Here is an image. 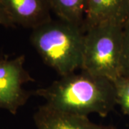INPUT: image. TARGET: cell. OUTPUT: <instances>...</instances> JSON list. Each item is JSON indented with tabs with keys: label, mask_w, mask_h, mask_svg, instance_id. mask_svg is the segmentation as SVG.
<instances>
[{
	"label": "cell",
	"mask_w": 129,
	"mask_h": 129,
	"mask_svg": "<svg viewBox=\"0 0 129 129\" xmlns=\"http://www.w3.org/2000/svg\"><path fill=\"white\" fill-rule=\"evenodd\" d=\"M32 92L42 98L47 106L75 115L96 113L105 118L117 105L113 82L83 70L60 77L49 86Z\"/></svg>",
	"instance_id": "6da1fadb"
},
{
	"label": "cell",
	"mask_w": 129,
	"mask_h": 129,
	"mask_svg": "<svg viewBox=\"0 0 129 129\" xmlns=\"http://www.w3.org/2000/svg\"><path fill=\"white\" fill-rule=\"evenodd\" d=\"M85 34L80 27L51 19L32 29L30 42L44 62L62 77L81 69Z\"/></svg>",
	"instance_id": "7a4b0ae2"
},
{
	"label": "cell",
	"mask_w": 129,
	"mask_h": 129,
	"mask_svg": "<svg viewBox=\"0 0 129 129\" xmlns=\"http://www.w3.org/2000/svg\"><path fill=\"white\" fill-rule=\"evenodd\" d=\"M123 27L105 23L85 31L81 70L111 81L120 76Z\"/></svg>",
	"instance_id": "3957f363"
},
{
	"label": "cell",
	"mask_w": 129,
	"mask_h": 129,
	"mask_svg": "<svg viewBox=\"0 0 129 129\" xmlns=\"http://www.w3.org/2000/svg\"><path fill=\"white\" fill-rule=\"evenodd\" d=\"M25 56L13 59L0 58V109L15 115L33 95V92L24 89L23 85L34 82L24 68Z\"/></svg>",
	"instance_id": "277c9868"
},
{
	"label": "cell",
	"mask_w": 129,
	"mask_h": 129,
	"mask_svg": "<svg viewBox=\"0 0 129 129\" xmlns=\"http://www.w3.org/2000/svg\"><path fill=\"white\" fill-rule=\"evenodd\" d=\"M0 4L13 26L33 29L52 19L47 0H0Z\"/></svg>",
	"instance_id": "5b68a950"
},
{
	"label": "cell",
	"mask_w": 129,
	"mask_h": 129,
	"mask_svg": "<svg viewBox=\"0 0 129 129\" xmlns=\"http://www.w3.org/2000/svg\"><path fill=\"white\" fill-rule=\"evenodd\" d=\"M33 118L37 129H117L113 125L95 123L88 116L56 111L45 104L38 108Z\"/></svg>",
	"instance_id": "8992f818"
},
{
	"label": "cell",
	"mask_w": 129,
	"mask_h": 129,
	"mask_svg": "<svg viewBox=\"0 0 129 129\" xmlns=\"http://www.w3.org/2000/svg\"><path fill=\"white\" fill-rule=\"evenodd\" d=\"M128 21L129 0H88L83 30L105 23L124 26Z\"/></svg>",
	"instance_id": "52a82bcc"
},
{
	"label": "cell",
	"mask_w": 129,
	"mask_h": 129,
	"mask_svg": "<svg viewBox=\"0 0 129 129\" xmlns=\"http://www.w3.org/2000/svg\"><path fill=\"white\" fill-rule=\"evenodd\" d=\"M51 11L64 21L83 29L88 0H47Z\"/></svg>",
	"instance_id": "ba28073f"
},
{
	"label": "cell",
	"mask_w": 129,
	"mask_h": 129,
	"mask_svg": "<svg viewBox=\"0 0 129 129\" xmlns=\"http://www.w3.org/2000/svg\"><path fill=\"white\" fill-rule=\"evenodd\" d=\"M114 85L116 104L123 114L129 117V78L120 75L112 80Z\"/></svg>",
	"instance_id": "9c48e42d"
},
{
	"label": "cell",
	"mask_w": 129,
	"mask_h": 129,
	"mask_svg": "<svg viewBox=\"0 0 129 129\" xmlns=\"http://www.w3.org/2000/svg\"><path fill=\"white\" fill-rule=\"evenodd\" d=\"M120 75L129 78V21L123 27V44L121 56Z\"/></svg>",
	"instance_id": "30bf717a"
},
{
	"label": "cell",
	"mask_w": 129,
	"mask_h": 129,
	"mask_svg": "<svg viewBox=\"0 0 129 129\" xmlns=\"http://www.w3.org/2000/svg\"><path fill=\"white\" fill-rule=\"evenodd\" d=\"M0 25H2L4 27H14L12 24V23L10 22L8 17H7L1 4H0Z\"/></svg>",
	"instance_id": "8fae6325"
}]
</instances>
